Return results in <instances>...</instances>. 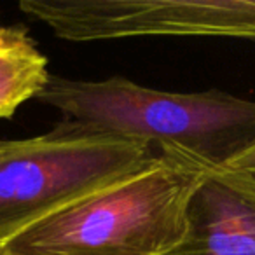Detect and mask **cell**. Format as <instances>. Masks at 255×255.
I'll return each mask as SVG.
<instances>
[{
	"label": "cell",
	"instance_id": "obj_6",
	"mask_svg": "<svg viewBox=\"0 0 255 255\" xmlns=\"http://www.w3.org/2000/svg\"><path fill=\"white\" fill-rule=\"evenodd\" d=\"M47 58L23 25L0 26V119L35 100L49 79Z\"/></svg>",
	"mask_w": 255,
	"mask_h": 255
},
{
	"label": "cell",
	"instance_id": "obj_8",
	"mask_svg": "<svg viewBox=\"0 0 255 255\" xmlns=\"http://www.w3.org/2000/svg\"><path fill=\"white\" fill-rule=\"evenodd\" d=\"M0 255H18V254H12V252H9L4 245H0Z\"/></svg>",
	"mask_w": 255,
	"mask_h": 255
},
{
	"label": "cell",
	"instance_id": "obj_7",
	"mask_svg": "<svg viewBox=\"0 0 255 255\" xmlns=\"http://www.w3.org/2000/svg\"><path fill=\"white\" fill-rule=\"evenodd\" d=\"M227 168H234V170L247 171V173L255 177V143L252 147H248L243 154H240L238 157H234L229 164H226Z\"/></svg>",
	"mask_w": 255,
	"mask_h": 255
},
{
	"label": "cell",
	"instance_id": "obj_1",
	"mask_svg": "<svg viewBox=\"0 0 255 255\" xmlns=\"http://www.w3.org/2000/svg\"><path fill=\"white\" fill-rule=\"evenodd\" d=\"M35 100L89 129L175 150L208 168L226 166L255 143V102L219 89L168 93L124 77L49 75Z\"/></svg>",
	"mask_w": 255,
	"mask_h": 255
},
{
	"label": "cell",
	"instance_id": "obj_2",
	"mask_svg": "<svg viewBox=\"0 0 255 255\" xmlns=\"http://www.w3.org/2000/svg\"><path fill=\"white\" fill-rule=\"evenodd\" d=\"M208 166L175 150L47 215L4 245L18 255H166Z\"/></svg>",
	"mask_w": 255,
	"mask_h": 255
},
{
	"label": "cell",
	"instance_id": "obj_3",
	"mask_svg": "<svg viewBox=\"0 0 255 255\" xmlns=\"http://www.w3.org/2000/svg\"><path fill=\"white\" fill-rule=\"evenodd\" d=\"M159 152V150H157ZM152 147L65 119L46 135L0 145V243L140 170Z\"/></svg>",
	"mask_w": 255,
	"mask_h": 255
},
{
	"label": "cell",
	"instance_id": "obj_9",
	"mask_svg": "<svg viewBox=\"0 0 255 255\" xmlns=\"http://www.w3.org/2000/svg\"><path fill=\"white\" fill-rule=\"evenodd\" d=\"M2 143H4V140H0V145H2Z\"/></svg>",
	"mask_w": 255,
	"mask_h": 255
},
{
	"label": "cell",
	"instance_id": "obj_10",
	"mask_svg": "<svg viewBox=\"0 0 255 255\" xmlns=\"http://www.w3.org/2000/svg\"><path fill=\"white\" fill-rule=\"evenodd\" d=\"M0 26H2V25H0Z\"/></svg>",
	"mask_w": 255,
	"mask_h": 255
},
{
	"label": "cell",
	"instance_id": "obj_4",
	"mask_svg": "<svg viewBox=\"0 0 255 255\" xmlns=\"http://www.w3.org/2000/svg\"><path fill=\"white\" fill-rule=\"evenodd\" d=\"M19 11L70 42L147 35L255 40V0H21Z\"/></svg>",
	"mask_w": 255,
	"mask_h": 255
},
{
	"label": "cell",
	"instance_id": "obj_5",
	"mask_svg": "<svg viewBox=\"0 0 255 255\" xmlns=\"http://www.w3.org/2000/svg\"><path fill=\"white\" fill-rule=\"evenodd\" d=\"M166 255H255V177L208 168L185 210V231Z\"/></svg>",
	"mask_w": 255,
	"mask_h": 255
}]
</instances>
